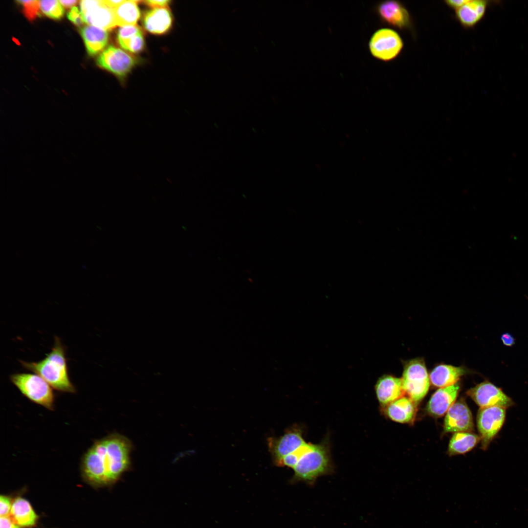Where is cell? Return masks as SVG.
<instances>
[{
	"label": "cell",
	"instance_id": "d6986e66",
	"mask_svg": "<svg viewBox=\"0 0 528 528\" xmlns=\"http://www.w3.org/2000/svg\"><path fill=\"white\" fill-rule=\"evenodd\" d=\"M465 370L461 367L440 364L431 371L430 381L434 386L440 388L448 387L457 383Z\"/></svg>",
	"mask_w": 528,
	"mask_h": 528
},
{
	"label": "cell",
	"instance_id": "83f0119b",
	"mask_svg": "<svg viewBox=\"0 0 528 528\" xmlns=\"http://www.w3.org/2000/svg\"><path fill=\"white\" fill-rule=\"evenodd\" d=\"M141 32L140 28L136 25L121 27L117 33L118 42Z\"/></svg>",
	"mask_w": 528,
	"mask_h": 528
},
{
	"label": "cell",
	"instance_id": "7402d4cb",
	"mask_svg": "<svg viewBox=\"0 0 528 528\" xmlns=\"http://www.w3.org/2000/svg\"><path fill=\"white\" fill-rule=\"evenodd\" d=\"M481 440L480 436L470 432L455 433L449 441L448 451L450 455L466 453Z\"/></svg>",
	"mask_w": 528,
	"mask_h": 528
},
{
	"label": "cell",
	"instance_id": "8fae6325",
	"mask_svg": "<svg viewBox=\"0 0 528 528\" xmlns=\"http://www.w3.org/2000/svg\"><path fill=\"white\" fill-rule=\"evenodd\" d=\"M306 442L302 430L297 426L289 428L278 438L270 437L267 440L268 449L275 465Z\"/></svg>",
	"mask_w": 528,
	"mask_h": 528
},
{
	"label": "cell",
	"instance_id": "5bb4252c",
	"mask_svg": "<svg viewBox=\"0 0 528 528\" xmlns=\"http://www.w3.org/2000/svg\"><path fill=\"white\" fill-rule=\"evenodd\" d=\"M500 3L499 1L468 0L455 11V17L463 28H473L484 19L489 6Z\"/></svg>",
	"mask_w": 528,
	"mask_h": 528
},
{
	"label": "cell",
	"instance_id": "e575fe53",
	"mask_svg": "<svg viewBox=\"0 0 528 528\" xmlns=\"http://www.w3.org/2000/svg\"><path fill=\"white\" fill-rule=\"evenodd\" d=\"M124 0H104L105 3L110 7L114 9L124 2Z\"/></svg>",
	"mask_w": 528,
	"mask_h": 528
},
{
	"label": "cell",
	"instance_id": "e0dca14e",
	"mask_svg": "<svg viewBox=\"0 0 528 528\" xmlns=\"http://www.w3.org/2000/svg\"><path fill=\"white\" fill-rule=\"evenodd\" d=\"M382 409L388 418L401 423L413 422L417 413L416 403L406 396L396 399Z\"/></svg>",
	"mask_w": 528,
	"mask_h": 528
},
{
	"label": "cell",
	"instance_id": "4dcf8cb0",
	"mask_svg": "<svg viewBox=\"0 0 528 528\" xmlns=\"http://www.w3.org/2000/svg\"><path fill=\"white\" fill-rule=\"evenodd\" d=\"M0 528H20L9 516L0 517Z\"/></svg>",
	"mask_w": 528,
	"mask_h": 528
},
{
	"label": "cell",
	"instance_id": "ac0fdd59",
	"mask_svg": "<svg viewBox=\"0 0 528 528\" xmlns=\"http://www.w3.org/2000/svg\"><path fill=\"white\" fill-rule=\"evenodd\" d=\"M143 23L148 32L154 34H162L171 27L172 14L165 7L153 8L145 13Z\"/></svg>",
	"mask_w": 528,
	"mask_h": 528
},
{
	"label": "cell",
	"instance_id": "4fadbf2b",
	"mask_svg": "<svg viewBox=\"0 0 528 528\" xmlns=\"http://www.w3.org/2000/svg\"><path fill=\"white\" fill-rule=\"evenodd\" d=\"M446 433L471 432L474 429L471 412L465 401L455 402L446 412L443 425Z\"/></svg>",
	"mask_w": 528,
	"mask_h": 528
},
{
	"label": "cell",
	"instance_id": "6da1fadb",
	"mask_svg": "<svg viewBox=\"0 0 528 528\" xmlns=\"http://www.w3.org/2000/svg\"><path fill=\"white\" fill-rule=\"evenodd\" d=\"M132 449L131 441L119 434L96 440L81 459L83 479L95 486L114 484L130 468Z\"/></svg>",
	"mask_w": 528,
	"mask_h": 528
},
{
	"label": "cell",
	"instance_id": "52a82bcc",
	"mask_svg": "<svg viewBox=\"0 0 528 528\" xmlns=\"http://www.w3.org/2000/svg\"><path fill=\"white\" fill-rule=\"evenodd\" d=\"M506 408L492 406L480 408L477 424L481 438L482 449L486 450L505 423Z\"/></svg>",
	"mask_w": 528,
	"mask_h": 528
},
{
	"label": "cell",
	"instance_id": "ba28073f",
	"mask_svg": "<svg viewBox=\"0 0 528 528\" xmlns=\"http://www.w3.org/2000/svg\"><path fill=\"white\" fill-rule=\"evenodd\" d=\"M466 394L480 408L499 406L507 409L515 404L503 390L488 380L469 389Z\"/></svg>",
	"mask_w": 528,
	"mask_h": 528
},
{
	"label": "cell",
	"instance_id": "1f68e13d",
	"mask_svg": "<svg viewBox=\"0 0 528 528\" xmlns=\"http://www.w3.org/2000/svg\"><path fill=\"white\" fill-rule=\"evenodd\" d=\"M144 3L148 6L155 8H162L167 6L170 0H146L144 1Z\"/></svg>",
	"mask_w": 528,
	"mask_h": 528
},
{
	"label": "cell",
	"instance_id": "ffe728a7",
	"mask_svg": "<svg viewBox=\"0 0 528 528\" xmlns=\"http://www.w3.org/2000/svg\"><path fill=\"white\" fill-rule=\"evenodd\" d=\"M87 51L89 55L97 54L107 44L108 33L104 29L93 25H87L80 29Z\"/></svg>",
	"mask_w": 528,
	"mask_h": 528
},
{
	"label": "cell",
	"instance_id": "603a6c76",
	"mask_svg": "<svg viewBox=\"0 0 528 528\" xmlns=\"http://www.w3.org/2000/svg\"><path fill=\"white\" fill-rule=\"evenodd\" d=\"M137 0H124L113 9L117 26L136 25L140 16Z\"/></svg>",
	"mask_w": 528,
	"mask_h": 528
},
{
	"label": "cell",
	"instance_id": "7c38bea8",
	"mask_svg": "<svg viewBox=\"0 0 528 528\" xmlns=\"http://www.w3.org/2000/svg\"><path fill=\"white\" fill-rule=\"evenodd\" d=\"M135 59L128 53L113 46H110L98 56V65L123 78L135 64Z\"/></svg>",
	"mask_w": 528,
	"mask_h": 528
},
{
	"label": "cell",
	"instance_id": "d4e9b609",
	"mask_svg": "<svg viewBox=\"0 0 528 528\" xmlns=\"http://www.w3.org/2000/svg\"><path fill=\"white\" fill-rule=\"evenodd\" d=\"M118 44L124 49L133 53L140 52L144 49L145 45L142 32L118 42Z\"/></svg>",
	"mask_w": 528,
	"mask_h": 528
},
{
	"label": "cell",
	"instance_id": "3957f363",
	"mask_svg": "<svg viewBox=\"0 0 528 528\" xmlns=\"http://www.w3.org/2000/svg\"><path fill=\"white\" fill-rule=\"evenodd\" d=\"M293 470L292 483L303 482L309 485H313L319 477L332 473L333 468L328 442H310Z\"/></svg>",
	"mask_w": 528,
	"mask_h": 528
},
{
	"label": "cell",
	"instance_id": "484cf974",
	"mask_svg": "<svg viewBox=\"0 0 528 528\" xmlns=\"http://www.w3.org/2000/svg\"><path fill=\"white\" fill-rule=\"evenodd\" d=\"M310 442H306L298 449L284 457L277 464L278 466H287L293 468L303 454L307 451Z\"/></svg>",
	"mask_w": 528,
	"mask_h": 528
},
{
	"label": "cell",
	"instance_id": "277c9868",
	"mask_svg": "<svg viewBox=\"0 0 528 528\" xmlns=\"http://www.w3.org/2000/svg\"><path fill=\"white\" fill-rule=\"evenodd\" d=\"M10 379L28 399L48 410H54L55 396L52 387L39 375L16 373L10 376Z\"/></svg>",
	"mask_w": 528,
	"mask_h": 528
},
{
	"label": "cell",
	"instance_id": "8992f818",
	"mask_svg": "<svg viewBox=\"0 0 528 528\" xmlns=\"http://www.w3.org/2000/svg\"><path fill=\"white\" fill-rule=\"evenodd\" d=\"M369 51L375 59L384 62L396 59L404 47L400 35L390 28H381L371 36L368 43Z\"/></svg>",
	"mask_w": 528,
	"mask_h": 528
},
{
	"label": "cell",
	"instance_id": "d590c367",
	"mask_svg": "<svg viewBox=\"0 0 528 528\" xmlns=\"http://www.w3.org/2000/svg\"><path fill=\"white\" fill-rule=\"evenodd\" d=\"M59 1L61 4V5H63L64 7H66V8L70 7L74 5L78 2V1L76 0H59Z\"/></svg>",
	"mask_w": 528,
	"mask_h": 528
},
{
	"label": "cell",
	"instance_id": "2e32d148",
	"mask_svg": "<svg viewBox=\"0 0 528 528\" xmlns=\"http://www.w3.org/2000/svg\"><path fill=\"white\" fill-rule=\"evenodd\" d=\"M375 392L381 407L403 396L405 394L401 379L389 374L383 375L377 380L375 385Z\"/></svg>",
	"mask_w": 528,
	"mask_h": 528
},
{
	"label": "cell",
	"instance_id": "44dd1931",
	"mask_svg": "<svg viewBox=\"0 0 528 528\" xmlns=\"http://www.w3.org/2000/svg\"><path fill=\"white\" fill-rule=\"evenodd\" d=\"M10 518L18 526L29 527L34 526L38 516L28 501L18 497L12 503Z\"/></svg>",
	"mask_w": 528,
	"mask_h": 528
},
{
	"label": "cell",
	"instance_id": "7a4b0ae2",
	"mask_svg": "<svg viewBox=\"0 0 528 528\" xmlns=\"http://www.w3.org/2000/svg\"><path fill=\"white\" fill-rule=\"evenodd\" d=\"M19 362L24 369L39 375L56 390L63 393L76 392L68 375L66 348L57 336L54 337L51 351L43 359L38 362L21 360Z\"/></svg>",
	"mask_w": 528,
	"mask_h": 528
},
{
	"label": "cell",
	"instance_id": "4316f807",
	"mask_svg": "<svg viewBox=\"0 0 528 528\" xmlns=\"http://www.w3.org/2000/svg\"><path fill=\"white\" fill-rule=\"evenodd\" d=\"M23 8L25 17L30 21L34 20L40 15V2L38 0H18Z\"/></svg>",
	"mask_w": 528,
	"mask_h": 528
},
{
	"label": "cell",
	"instance_id": "836d02e7",
	"mask_svg": "<svg viewBox=\"0 0 528 528\" xmlns=\"http://www.w3.org/2000/svg\"><path fill=\"white\" fill-rule=\"evenodd\" d=\"M501 340L503 344L507 347H511L515 343V339L508 332H505L501 336Z\"/></svg>",
	"mask_w": 528,
	"mask_h": 528
},
{
	"label": "cell",
	"instance_id": "cb8c5ba5",
	"mask_svg": "<svg viewBox=\"0 0 528 528\" xmlns=\"http://www.w3.org/2000/svg\"><path fill=\"white\" fill-rule=\"evenodd\" d=\"M40 7L42 12L53 19H60L63 16L64 10L58 0H40Z\"/></svg>",
	"mask_w": 528,
	"mask_h": 528
},
{
	"label": "cell",
	"instance_id": "5b68a950",
	"mask_svg": "<svg viewBox=\"0 0 528 528\" xmlns=\"http://www.w3.org/2000/svg\"><path fill=\"white\" fill-rule=\"evenodd\" d=\"M405 394L415 403L420 401L428 392L430 381L424 361L416 358L404 365L401 378Z\"/></svg>",
	"mask_w": 528,
	"mask_h": 528
},
{
	"label": "cell",
	"instance_id": "30bf717a",
	"mask_svg": "<svg viewBox=\"0 0 528 528\" xmlns=\"http://www.w3.org/2000/svg\"><path fill=\"white\" fill-rule=\"evenodd\" d=\"M80 7L85 23L105 30L117 26L114 10L108 6L104 0H82Z\"/></svg>",
	"mask_w": 528,
	"mask_h": 528
},
{
	"label": "cell",
	"instance_id": "f546056e",
	"mask_svg": "<svg viewBox=\"0 0 528 528\" xmlns=\"http://www.w3.org/2000/svg\"><path fill=\"white\" fill-rule=\"evenodd\" d=\"M12 506L11 501L8 497L1 495L0 497V517L7 516L10 513Z\"/></svg>",
	"mask_w": 528,
	"mask_h": 528
},
{
	"label": "cell",
	"instance_id": "f1b7e54d",
	"mask_svg": "<svg viewBox=\"0 0 528 528\" xmlns=\"http://www.w3.org/2000/svg\"><path fill=\"white\" fill-rule=\"evenodd\" d=\"M67 18L78 26H81L84 22L83 17L81 11L76 7H73L67 14Z\"/></svg>",
	"mask_w": 528,
	"mask_h": 528
},
{
	"label": "cell",
	"instance_id": "d6a6232c",
	"mask_svg": "<svg viewBox=\"0 0 528 528\" xmlns=\"http://www.w3.org/2000/svg\"><path fill=\"white\" fill-rule=\"evenodd\" d=\"M467 1L468 0H445L444 2L449 8L456 11L465 4Z\"/></svg>",
	"mask_w": 528,
	"mask_h": 528
},
{
	"label": "cell",
	"instance_id": "9c48e42d",
	"mask_svg": "<svg viewBox=\"0 0 528 528\" xmlns=\"http://www.w3.org/2000/svg\"><path fill=\"white\" fill-rule=\"evenodd\" d=\"M374 11L381 22L387 25L405 30L413 27L411 15L404 4L398 0H385L379 2Z\"/></svg>",
	"mask_w": 528,
	"mask_h": 528
},
{
	"label": "cell",
	"instance_id": "9a60e30c",
	"mask_svg": "<svg viewBox=\"0 0 528 528\" xmlns=\"http://www.w3.org/2000/svg\"><path fill=\"white\" fill-rule=\"evenodd\" d=\"M460 388L457 383L437 390L428 402V413L435 418L443 416L455 402Z\"/></svg>",
	"mask_w": 528,
	"mask_h": 528
}]
</instances>
